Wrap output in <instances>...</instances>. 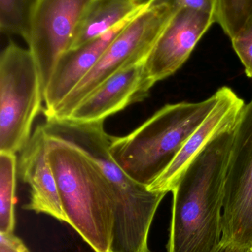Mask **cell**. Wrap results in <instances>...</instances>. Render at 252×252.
Instances as JSON below:
<instances>
[{
  "label": "cell",
  "instance_id": "obj_1",
  "mask_svg": "<svg viewBox=\"0 0 252 252\" xmlns=\"http://www.w3.org/2000/svg\"><path fill=\"white\" fill-rule=\"evenodd\" d=\"M234 130L210 142L172 190L167 252H215L221 244L225 177Z\"/></svg>",
  "mask_w": 252,
  "mask_h": 252
},
{
  "label": "cell",
  "instance_id": "obj_2",
  "mask_svg": "<svg viewBox=\"0 0 252 252\" xmlns=\"http://www.w3.org/2000/svg\"><path fill=\"white\" fill-rule=\"evenodd\" d=\"M47 134L72 144L99 166L108 182L113 203V229L110 252H152L151 226L167 193L152 192L138 183L117 164L109 152L110 135L104 122L75 123L46 119Z\"/></svg>",
  "mask_w": 252,
  "mask_h": 252
},
{
  "label": "cell",
  "instance_id": "obj_3",
  "mask_svg": "<svg viewBox=\"0 0 252 252\" xmlns=\"http://www.w3.org/2000/svg\"><path fill=\"white\" fill-rule=\"evenodd\" d=\"M47 157L70 226L95 252H110L113 203L102 170L79 148L49 134Z\"/></svg>",
  "mask_w": 252,
  "mask_h": 252
},
{
  "label": "cell",
  "instance_id": "obj_4",
  "mask_svg": "<svg viewBox=\"0 0 252 252\" xmlns=\"http://www.w3.org/2000/svg\"><path fill=\"white\" fill-rule=\"evenodd\" d=\"M218 97L216 91L202 101L166 105L129 134L111 136V156L130 177L147 188L171 164Z\"/></svg>",
  "mask_w": 252,
  "mask_h": 252
},
{
  "label": "cell",
  "instance_id": "obj_5",
  "mask_svg": "<svg viewBox=\"0 0 252 252\" xmlns=\"http://www.w3.org/2000/svg\"><path fill=\"white\" fill-rule=\"evenodd\" d=\"M44 90L28 49L10 41L0 55V153L16 154L29 142L43 112Z\"/></svg>",
  "mask_w": 252,
  "mask_h": 252
},
{
  "label": "cell",
  "instance_id": "obj_6",
  "mask_svg": "<svg viewBox=\"0 0 252 252\" xmlns=\"http://www.w3.org/2000/svg\"><path fill=\"white\" fill-rule=\"evenodd\" d=\"M176 10L167 6H145L118 33L91 70L45 116L65 120L75 107L108 78L122 69L144 62Z\"/></svg>",
  "mask_w": 252,
  "mask_h": 252
},
{
  "label": "cell",
  "instance_id": "obj_7",
  "mask_svg": "<svg viewBox=\"0 0 252 252\" xmlns=\"http://www.w3.org/2000/svg\"><path fill=\"white\" fill-rule=\"evenodd\" d=\"M221 244L252 252V99L234 130L226 168Z\"/></svg>",
  "mask_w": 252,
  "mask_h": 252
},
{
  "label": "cell",
  "instance_id": "obj_8",
  "mask_svg": "<svg viewBox=\"0 0 252 252\" xmlns=\"http://www.w3.org/2000/svg\"><path fill=\"white\" fill-rule=\"evenodd\" d=\"M94 0H33L25 41L45 90L61 56L71 50Z\"/></svg>",
  "mask_w": 252,
  "mask_h": 252
},
{
  "label": "cell",
  "instance_id": "obj_9",
  "mask_svg": "<svg viewBox=\"0 0 252 252\" xmlns=\"http://www.w3.org/2000/svg\"><path fill=\"white\" fill-rule=\"evenodd\" d=\"M214 23L216 16L211 13L189 8L178 10L145 61L151 79L156 84L176 73Z\"/></svg>",
  "mask_w": 252,
  "mask_h": 252
},
{
  "label": "cell",
  "instance_id": "obj_10",
  "mask_svg": "<svg viewBox=\"0 0 252 252\" xmlns=\"http://www.w3.org/2000/svg\"><path fill=\"white\" fill-rule=\"evenodd\" d=\"M218 100L208 116L185 142L183 148L165 171L149 187L152 192H172L192 161L220 135L234 130L242 115L246 103L230 87L217 90Z\"/></svg>",
  "mask_w": 252,
  "mask_h": 252
},
{
  "label": "cell",
  "instance_id": "obj_11",
  "mask_svg": "<svg viewBox=\"0 0 252 252\" xmlns=\"http://www.w3.org/2000/svg\"><path fill=\"white\" fill-rule=\"evenodd\" d=\"M144 62L122 69L108 78L65 120L82 124L105 122L106 118L128 106L144 101L155 84L146 72Z\"/></svg>",
  "mask_w": 252,
  "mask_h": 252
},
{
  "label": "cell",
  "instance_id": "obj_12",
  "mask_svg": "<svg viewBox=\"0 0 252 252\" xmlns=\"http://www.w3.org/2000/svg\"><path fill=\"white\" fill-rule=\"evenodd\" d=\"M18 173L31 189L30 201L22 208L44 213L69 224L64 211L57 182L47 157V134L44 125L37 126L21 151Z\"/></svg>",
  "mask_w": 252,
  "mask_h": 252
},
{
  "label": "cell",
  "instance_id": "obj_13",
  "mask_svg": "<svg viewBox=\"0 0 252 252\" xmlns=\"http://www.w3.org/2000/svg\"><path fill=\"white\" fill-rule=\"evenodd\" d=\"M136 15L102 36L71 49L61 56L44 90V117L51 113L91 70L109 44Z\"/></svg>",
  "mask_w": 252,
  "mask_h": 252
},
{
  "label": "cell",
  "instance_id": "obj_14",
  "mask_svg": "<svg viewBox=\"0 0 252 252\" xmlns=\"http://www.w3.org/2000/svg\"><path fill=\"white\" fill-rule=\"evenodd\" d=\"M147 0H94L71 49L79 47L112 31L146 6Z\"/></svg>",
  "mask_w": 252,
  "mask_h": 252
},
{
  "label": "cell",
  "instance_id": "obj_15",
  "mask_svg": "<svg viewBox=\"0 0 252 252\" xmlns=\"http://www.w3.org/2000/svg\"><path fill=\"white\" fill-rule=\"evenodd\" d=\"M18 160L16 154L0 153V232L13 233L16 225V182Z\"/></svg>",
  "mask_w": 252,
  "mask_h": 252
},
{
  "label": "cell",
  "instance_id": "obj_16",
  "mask_svg": "<svg viewBox=\"0 0 252 252\" xmlns=\"http://www.w3.org/2000/svg\"><path fill=\"white\" fill-rule=\"evenodd\" d=\"M252 16V0H217L216 23L228 36L235 38Z\"/></svg>",
  "mask_w": 252,
  "mask_h": 252
},
{
  "label": "cell",
  "instance_id": "obj_17",
  "mask_svg": "<svg viewBox=\"0 0 252 252\" xmlns=\"http://www.w3.org/2000/svg\"><path fill=\"white\" fill-rule=\"evenodd\" d=\"M33 0H0V30L25 40Z\"/></svg>",
  "mask_w": 252,
  "mask_h": 252
},
{
  "label": "cell",
  "instance_id": "obj_18",
  "mask_svg": "<svg viewBox=\"0 0 252 252\" xmlns=\"http://www.w3.org/2000/svg\"><path fill=\"white\" fill-rule=\"evenodd\" d=\"M249 78H252V16L243 31L231 39Z\"/></svg>",
  "mask_w": 252,
  "mask_h": 252
},
{
  "label": "cell",
  "instance_id": "obj_19",
  "mask_svg": "<svg viewBox=\"0 0 252 252\" xmlns=\"http://www.w3.org/2000/svg\"><path fill=\"white\" fill-rule=\"evenodd\" d=\"M217 0H147L148 7L167 6L176 11L180 9L189 8L211 13L216 16Z\"/></svg>",
  "mask_w": 252,
  "mask_h": 252
},
{
  "label": "cell",
  "instance_id": "obj_20",
  "mask_svg": "<svg viewBox=\"0 0 252 252\" xmlns=\"http://www.w3.org/2000/svg\"><path fill=\"white\" fill-rule=\"evenodd\" d=\"M0 252H30L22 239L13 233L0 232Z\"/></svg>",
  "mask_w": 252,
  "mask_h": 252
},
{
  "label": "cell",
  "instance_id": "obj_21",
  "mask_svg": "<svg viewBox=\"0 0 252 252\" xmlns=\"http://www.w3.org/2000/svg\"><path fill=\"white\" fill-rule=\"evenodd\" d=\"M215 252H247L241 251V250H236V249L232 248L229 246H225L223 244H220L218 248L215 251Z\"/></svg>",
  "mask_w": 252,
  "mask_h": 252
},
{
  "label": "cell",
  "instance_id": "obj_22",
  "mask_svg": "<svg viewBox=\"0 0 252 252\" xmlns=\"http://www.w3.org/2000/svg\"></svg>",
  "mask_w": 252,
  "mask_h": 252
}]
</instances>
